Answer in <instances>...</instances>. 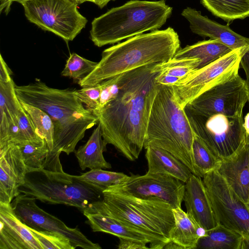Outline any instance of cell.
<instances>
[{
    "label": "cell",
    "mask_w": 249,
    "mask_h": 249,
    "mask_svg": "<svg viewBox=\"0 0 249 249\" xmlns=\"http://www.w3.org/2000/svg\"><path fill=\"white\" fill-rule=\"evenodd\" d=\"M161 63L142 66L118 75L116 96L94 115L102 137L130 161L144 148L147 125L160 84L156 81Z\"/></svg>",
    "instance_id": "cell-1"
},
{
    "label": "cell",
    "mask_w": 249,
    "mask_h": 249,
    "mask_svg": "<svg viewBox=\"0 0 249 249\" xmlns=\"http://www.w3.org/2000/svg\"><path fill=\"white\" fill-rule=\"evenodd\" d=\"M15 89L20 102L37 107L50 116L54 126L53 149L43 169L64 171L59 159L61 153L74 152L86 131L98 123L97 117L85 107L75 89L53 88L39 80L15 85Z\"/></svg>",
    "instance_id": "cell-2"
},
{
    "label": "cell",
    "mask_w": 249,
    "mask_h": 249,
    "mask_svg": "<svg viewBox=\"0 0 249 249\" xmlns=\"http://www.w3.org/2000/svg\"><path fill=\"white\" fill-rule=\"evenodd\" d=\"M179 49L178 36L171 27L133 36L105 49L95 68L78 84L92 86L126 71L167 62Z\"/></svg>",
    "instance_id": "cell-3"
},
{
    "label": "cell",
    "mask_w": 249,
    "mask_h": 249,
    "mask_svg": "<svg viewBox=\"0 0 249 249\" xmlns=\"http://www.w3.org/2000/svg\"><path fill=\"white\" fill-rule=\"evenodd\" d=\"M195 136L185 109L174 97L172 86L160 85L150 112L144 148L166 150L196 176L193 155Z\"/></svg>",
    "instance_id": "cell-4"
},
{
    "label": "cell",
    "mask_w": 249,
    "mask_h": 249,
    "mask_svg": "<svg viewBox=\"0 0 249 249\" xmlns=\"http://www.w3.org/2000/svg\"><path fill=\"white\" fill-rule=\"evenodd\" d=\"M172 8L164 0H132L113 8L91 22L90 37L101 47L124 39L158 30L172 14Z\"/></svg>",
    "instance_id": "cell-5"
},
{
    "label": "cell",
    "mask_w": 249,
    "mask_h": 249,
    "mask_svg": "<svg viewBox=\"0 0 249 249\" xmlns=\"http://www.w3.org/2000/svg\"><path fill=\"white\" fill-rule=\"evenodd\" d=\"M98 202L107 212L143 232L151 249H162L169 242L175 222L173 208L157 198H141L105 190Z\"/></svg>",
    "instance_id": "cell-6"
},
{
    "label": "cell",
    "mask_w": 249,
    "mask_h": 249,
    "mask_svg": "<svg viewBox=\"0 0 249 249\" xmlns=\"http://www.w3.org/2000/svg\"><path fill=\"white\" fill-rule=\"evenodd\" d=\"M20 193L50 204H64L82 211L103 200V191L64 171L41 169L27 173Z\"/></svg>",
    "instance_id": "cell-7"
},
{
    "label": "cell",
    "mask_w": 249,
    "mask_h": 249,
    "mask_svg": "<svg viewBox=\"0 0 249 249\" xmlns=\"http://www.w3.org/2000/svg\"><path fill=\"white\" fill-rule=\"evenodd\" d=\"M20 4L30 22L67 42L73 40L88 22L73 0H27Z\"/></svg>",
    "instance_id": "cell-8"
},
{
    "label": "cell",
    "mask_w": 249,
    "mask_h": 249,
    "mask_svg": "<svg viewBox=\"0 0 249 249\" xmlns=\"http://www.w3.org/2000/svg\"><path fill=\"white\" fill-rule=\"evenodd\" d=\"M184 109L195 134L219 160L229 157L246 142L243 117L220 113L206 116Z\"/></svg>",
    "instance_id": "cell-9"
},
{
    "label": "cell",
    "mask_w": 249,
    "mask_h": 249,
    "mask_svg": "<svg viewBox=\"0 0 249 249\" xmlns=\"http://www.w3.org/2000/svg\"><path fill=\"white\" fill-rule=\"evenodd\" d=\"M247 45L233 50L213 62L195 69L172 86L174 97L183 108L212 88L236 78L242 53Z\"/></svg>",
    "instance_id": "cell-10"
},
{
    "label": "cell",
    "mask_w": 249,
    "mask_h": 249,
    "mask_svg": "<svg viewBox=\"0 0 249 249\" xmlns=\"http://www.w3.org/2000/svg\"><path fill=\"white\" fill-rule=\"evenodd\" d=\"M217 224L249 237V209L217 170L202 178Z\"/></svg>",
    "instance_id": "cell-11"
},
{
    "label": "cell",
    "mask_w": 249,
    "mask_h": 249,
    "mask_svg": "<svg viewBox=\"0 0 249 249\" xmlns=\"http://www.w3.org/2000/svg\"><path fill=\"white\" fill-rule=\"evenodd\" d=\"M249 99V88L246 80L238 75L204 92L185 108L192 113L206 116L220 113L241 117Z\"/></svg>",
    "instance_id": "cell-12"
},
{
    "label": "cell",
    "mask_w": 249,
    "mask_h": 249,
    "mask_svg": "<svg viewBox=\"0 0 249 249\" xmlns=\"http://www.w3.org/2000/svg\"><path fill=\"white\" fill-rule=\"evenodd\" d=\"M106 190L141 198H157L175 209L181 207L185 183L169 176L147 172L143 175L128 176Z\"/></svg>",
    "instance_id": "cell-13"
},
{
    "label": "cell",
    "mask_w": 249,
    "mask_h": 249,
    "mask_svg": "<svg viewBox=\"0 0 249 249\" xmlns=\"http://www.w3.org/2000/svg\"><path fill=\"white\" fill-rule=\"evenodd\" d=\"M36 200L33 197L20 193L11 203L16 214L26 225L38 231L60 233L68 238L75 248H102L98 243L89 240L77 227H69L59 218L39 208Z\"/></svg>",
    "instance_id": "cell-14"
},
{
    "label": "cell",
    "mask_w": 249,
    "mask_h": 249,
    "mask_svg": "<svg viewBox=\"0 0 249 249\" xmlns=\"http://www.w3.org/2000/svg\"><path fill=\"white\" fill-rule=\"evenodd\" d=\"M27 173L21 153L14 142L0 147V202L11 203L20 194Z\"/></svg>",
    "instance_id": "cell-15"
},
{
    "label": "cell",
    "mask_w": 249,
    "mask_h": 249,
    "mask_svg": "<svg viewBox=\"0 0 249 249\" xmlns=\"http://www.w3.org/2000/svg\"><path fill=\"white\" fill-rule=\"evenodd\" d=\"M0 249H42L11 203L0 202Z\"/></svg>",
    "instance_id": "cell-16"
},
{
    "label": "cell",
    "mask_w": 249,
    "mask_h": 249,
    "mask_svg": "<svg viewBox=\"0 0 249 249\" xmlns=\"http://www.w3.org/2000/svg\"><path fill=\"white\" fill-rule=\"evenodd\" d=\"M98 202L82 211L87 218L86 223L93 231L104 232L117 236L119 240L134 241L149 246L150 241L143 232L110 215Z\"/></svg>",
    "instance_id": "cell-17"
},
{
    "label": "cell",
    "mask_w": 249,
    "mask_h": 249,
    "mask_svg": "<svg viewBox=\"0 0 249 249\" xmlns=\"http://www.w3.org/2000/svg\"><path fill=\"white\" fill-rule=\"evenodd\" d=\"M181 15L190 23L191 31L201 36L218 39L232 50L249 44V38L232 31L228 23L220 24L190 7L184 9Z\"/></svg>",
    "instance_id": "cell-18"
},
{
    "label": "cell",
    "mask_w": 249,
    "mask_h": 249,
    "mask_svg": "<svg viewBox=\"0 0 249 249\" xmlns=\"http://www.w3.org/2000/svg\"><path fill=\"white\" fill-rule=\"evenodd\" d=\"M183 200L186 213L206 231L217 224L206 188L201 178L192 174L185 183Z\"/></svg>",
    "instance_id": "cell-19"
},
{
    "label": "cell",
    "mask_w": 249,
    "mask_h": 249,
    "mask_svg": "<svg viewBox=\"0 0 249 249\" xmlns=\"http://www.w3.org/2000/svg\"><path fill=\"white\" fill-rule=\"evenodd\" d=\"M218 172L246 204L249 201V144L246 142L233 154L221 160Z\"/></svg>",
    "instance_id": "cell-20"
},
{
    "label": "cell",
    "mask_w": 249,
    "mask_h": 249,
    "mask_svg": "<svg viewBox=\"0 0 249 249\" xmlns=\"http://www.w3.org/2000/svg\"><path fill=\"white\" fill-rule=\"evenodd\" d=\"M173 211L175 225L170 241L164 249H196L199 239L206 234L207 231L200 227L181 207L173 209Z\"/></svg>",
    "instance_id": "cell-21"
},
{
    "label": "cell",
    "mask_w": 249,
    "mask_h": 249,
    "mask_svg": "<svg viewBox=\"0 0 249 249\" xmlns=\"http://www.w3.org/2000/svg\"><path fill=\"white\" fill-rule=\"evenodd\" d=\"M145 149L148 173L169 176L184 183L193 174L186 165L166 150L153 146Z\"/></svg>",
    "instance_id": "cell-22"
},
{
    "label": "cell",
    "mask_w": 249,
    "mask_h": 249,
    "mask_svg": "<svg viewBox=\"0 0 249 249\" xmlns=\"http://www.w3.org/2000/svg\"><path fill=\"white\" fill-rule=\"evenodd\" d=\"M106 146L98 123L87 142L74 151L81 170L111 168V165L106 161L103 155V152L107 150Z\"/></svg>",
    "instance_id": "cell-23"
},
{
    "label": "cell",
    "mask_w": 249,
    "mask_h": 249,
    "mask_svg": "<svg viewBox=\"0 0 249 249\" xmlns=\"http://www.w3.org/2000/svg\"><path fill=\"white\" fill-rule=\"evenodd\" d=\"M231 51L220 40L210 39L179 49L173 58H198L199 61L196 69H197L209 64Z\"/></svg>",
    "instance_id": "cell-24"
},
{
    "label": "cell",
    "mask_w": 249,
    "mask_h": 249,
    "mask_svg": "<svg viewBox=\"0 0 249 249\" xmlns=\"http://www.w3.org/2000/svg\"><path fill=\"white\" fill-rule=\"evenodd\" d=\"M242 238L240 233L217 224L199 239L196 249H240Z\"/></svg>",
    "instance_id": "cell-25"
},
{
    "label": "cell",
    "mask_w": 249,
    "mask_h": 249,
    "mask_svg": "<svg viewBox=\"0 0 249 249\" xmlns=\"http://www.w3.org/2000/svg\"><path fill=\"white\" fill-rule=\"evenodd\" d=\"M201 3L213 15L228 24L249 17V0H201Z\"/></svg>",
    "instance_id": "cell-26"
},
{
    "label": "cell",
    "mask_w": 249,
    "mask_h": 249,
    "mask_svg": "<svg viewBox=\"0 0 249 249\" xmlns=\"http://www.w3.org/2000/svg\"><path fill=\"white\" fill-rule=\"evenodd\" d=\"M19 148L27 173L43 169L50 152L45 140L39 142L15 143Z\"/></svg>",
    "instance_id": "cell-27"
},
{
    "label": "cell",
    "mask_w": 249,
    "mask_h": 249,
    "mask_svg": "<svg viewBox=\"0 0 249 249\" xmlns=\"http://www.w3.org/2000/svg\"><path fill=\"white\" fill-rule=\"evenodd\" d=\"M193 155L196 176L201 178L207 173L217 170L221 161L196 134L193 144Z\"/></svg>",
    "instance_id": "cell-28"
},
{
    "label": "cell",
    "mask_w": 249,
    "mask_h": 249,
    "mask_svg": "<svg viewBox=\"0 0 249 249\" xmlns=\"http://www.w3.org/2000/svg\"><path fill=\"white\" fill-rule=\"evenodd\" d=\"M20 103L30 117L39 135L46 140L50 152L51 151L53 145L54 126L50 116L37 107L23 103Z\"/></svg>",
    "instance_id": "cell-29"
},
{
    "label": "cell",
    "mask_w": 249,
    "mask_h": 249,
    "mask_svg": "<svg viewBox=\"0 0 249 249\" xmlns=\"http://www.w3.org/2000/svg\"><path fill=\"white\" fill-rule=\"evenodd\" d=\"M77 179L93 185L103 191L107 188L118 184L125 179L128 175L122 173L93 169L81 174L73 175Z\"/></svg>",
    "instance_id": "cell-30"
},
{
    "label": "cell",
    "mask_w": 249,
    "mask_h": 249,
    "mask_svg": "<svg viewBox=\"0 0 249 249\" xmlns=\"http://www.w3.org/2000/svg\"><path fill=\"white\" fill-rule=\"evenodd\" d=\"M16 84L13 79L0 81V111H3L13 120H17L22 107L15 91Z\"/></svg>",
    "instance_id": "cell-31"
},
{
    "label": "cell",
    "mask_w": 249,
    "mask_h": 249,
    "mask_svg": "<svg viewBox=\"0 0 249 249\" xmlns=\"http://www.w3.org/2000/svg\"><path fill=\"white\" fill-rule=\"evenodd\" d=\"M97 64L73 53L67 59L61 75L79 81L92 72Z\"/></svg>",
    "instance_id": "cell-32"
},
{
    "label": "cell",
    "mask_w": 249,
    "mask_h": 249,
    "mask_svg": "<svg viewBox=\"0 0 249 249\" xmlns=\"http://www.w3.org/2000/svg\"><path fill=\"white\" fill-rule=\"evenodd\" d=\"M199 61L198 58H173L160 64V73L178 77L181 81L196 69Z\"/></svg>",
    "instance_id": "cell-33"
},
{
    "label": "cell",
    "mask_w": 249,
    "mask_h": 249,
    "mask_svg": "<svg viewBox=\"0 0 249 249\" xmlns=\"http://www.w3.org/2000/svg\"><path fill=\"white\" fill-rule=\"evenodd\" d=\"M27 227L42 249H75L68 238L60 233L47 231H38Z\"/></svg>",
    "instance_id": "cell-34"
},
{
    "label": "cell",
    "mask_w": 249,
    "mask_h": 249,
    "mask_svg": "<svg viewBox=\"0 0 249 249\" xmlns=\"http://www.w3.org/2000/svg\"><path fill=\"white\" fill-rule=\"evenodd\" d=\"M17 120L21 135V142H19L26 141L39 142L45 140L39 135L30 117L22 106L18 113Z\"/></svg>",
    "instance_id": "cell-35"
},
{
    "label": "cell",
    "mask_w": 249,
    "mask_h": 249,
    "mask_svg": "<svg viewBox=\"0 0 249 249\" xmlns=\"http://www.w3.org/2000/svg\"><path fill=\"white\" fill-rule=\"evenodd\" d=\"M102 85L100 83L92 86L82 87L76 90V93L82 103L86 105V107L92 111L93 114L97 111Z\"/></svg>",
    "instance_id": "cell-36"
},
{
    "label": "cell",
    "mask_w": 249,
    "mask_h": 249,
    "mask_svg": "<svg viewBox=\"0 0 249 249\" xmlns=\"http://www.w3.org/2000/svg\"><path fill=\"white\" fill-rule=\"evenodd\" d=\"M102 89L100 94L97 111L102 109L108 102L113 99L119 90L118 75L101 82Z\"/></svg>",
    "instance_id": "cell-37"
},
{
    "label": "cell",
    "mask_w": 249,
    "mask_h": 249,
    "mask_svg": "<svg viewBox=\"0 0 249 249\" xmlns=\"http://www.w3.org/2000/svg\"><path fill=\"white\" fill-rule=\"evenodd\" d=\"M240 64L245 72L246 82L249 88V44L246 47L242 53Z\"/></svg>",
    "instance_id": "cell-38"
},
{
    "label": "cell",
    "mask_w": 249,
    "mask_h": 249,
    "mask_svg": "<svg viewBox=\"0 0 249 249\" xmlns=\"http://www.w3.org/2000/svg\"><path fill=\"white\" fill-rule=\"evenodd\" d=\"M12 71H10L6 63L0 55V81L8 82L12 79Z\"/></svg>",
    "instance_id": "cell-39"
},
{
    "label": "cell",
    "mask_w": 249,
    "mask_h": 249,
    "mask_svg": "<svg viewBox=\"0 0 249 249\" xmlns=\"http://www.w3.org/2000/svg\"><path fill=\"white\" fill-rule=\"evenodd\" d=\"M119 249H149L147 245H143L136 242L119 240L118 245Z\"/></svg>",
    "instance_id": "cell-40"
},
{
    "label": "cell",
    "mask_w": 249,
    "mask_h": 249,
    "mask_svg": "<svg viewBox=\"0 0 249 249\" xmlns=\"http://www.w3.org/2000/svg\"><path fill=\"white\" fill-rule=\"evenodd\" d=\"M27 0H0V13L7 15L10 11L12 3L17 1L19 3Z\"/></svg>",
    "instance_id": "cell-41"
},
{
    "label": "cell",
    "mask_w": 249,
    "mask_h": 249,
    "mask_svg": "<svg viewBox=\"0 0 249 249\" xmlns=\"http://www.w3.org/2000/svg\"><path fill=\"white\" fill-rule=\"evenodd\" d=\"M243 127L245 130L246 136H249V111L246 115L244 119Z\"/></svg>",
    "instance_id": "cell-42"
},
{
    "label": "cell",
    "mask_w": 249,
    "mask_h": 249,
    "mask_svg": "<svg viewBox=\"0 0 249 249\" xmlns=\"http://www.w3.org/2000/svg\"><path fill=\"white\" fill-rule=\"evenodd\" d=\"M114 0H91L92 2L97 5L99 8H103L110 1Z\"/></svg>",
    "instance_id": "cell-43"
},
{
    "label": "cell",
    "mask_w": 249,
    "mask_h": 249,
    "mask_svg": "<svg viewBox=\"0 0 249 249\" xmlns=\"http://www.w3.org/2000/svg\"><path fill=\"white\" fill-rule=\"evenodd\" d=\"M249 249V237L243 236L240 249Z\"/></svg>",
    "instance_id": "cell-44"
},
{
    "label": "cell",
    "mask_w": 249,
    "mask_h": 249,
    "mask_svg": "<svg viewBox=\"0 0 249 249\" xmlns=\"http://www.w3.org/2000/svg\"><path fill=\"white\" fill-rule=\"evenodd\" d=\"M76 2H77L78 4H82L87 1L90 2L91 0H73Z\"/></svg>",
    "instance_id": "cell-45"
},
{
    "label": "cell",
    "mask_w": 249,
    "mask_h": 249,
    "mask_svg": "<svg viewBox=\"0 0 249 249\" xmlns=\"http://www.w3.org/2000/svg\"><path fill=\"white\" fill-rule=\"evenodd\" d=\"M248 103H249V101H248ZM246 141L249 144V136H246Z\"/></svg>",
    "instance_id": "cell-46"
},
{
    "label": "cell",
    "mask_w": 249,
    "mask_h": 249,
    "mask_svg": "<svg viewBox=\"0 0 249 249\" xmlns=\"http://www.w3.org/2000/svg\"><path fill=\"white\" fill-rule=\"evenodd\" d=\"M247 205L248 208L249 209V202L247 204Z\"/></svg>",
    "instance_id": "cell-47"
}]
</instances>
